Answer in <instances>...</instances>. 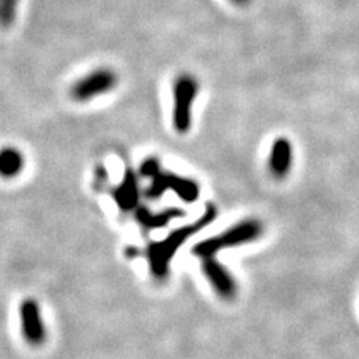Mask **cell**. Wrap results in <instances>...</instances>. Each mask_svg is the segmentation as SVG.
Wrapping results in <instances>:
<instances>
[{"instance_id": "obj_1", "label": "cell", "mask_w": 359, "mask_h": 359, "mask_svg": "<svg viewBox=\"0 0 359 359\" xmlns=\"http://www.w3.org/2000/svg\"><path fill=\"white\" fill-rule=\"evenodd\" d=\"M216 216L215 208H208V211L204 215L199 222L194 224H187V226L180 228L174 231L170 237L165 238V241L153 243L149 249V262L150 268L157 278H163L168 271H170V262L174 257L178 247H182L189 237H192L202 226H205Z\"/></svg>"}, {"instance_id": "obj_2", "label": "cell", "mask_w": 359, "mask_h": 359, "mask_svg": "<svg viewBox=\"0 0 359 359\" xmlns=\"http://www.w3.org/2000/svg\"><path fill=\"white\" fill-rule=\"evenodd\" d=\"M264 232L262 223L257 219H245L240 223L233 224L232 228L228 231L222 232L217 237L208 238L195 245L194 253L201 257V259H205V257H215L217 252L222 249H226V247H235V245H243L247 243L256 241L261 237Z\"/></svg>"}, {"instance_id": "obj_3", "label": "cell", "mask_w": 359, "mask_h": 359, "mask_svg": "<svg viewBox=\"0 0 359 359\" xmlns=\"http://www.w3.org/2000/svg\"><path fill=\"white\" fill-rule=\"evenodd\" d=\"M199 84L190 74H182L174 83L172 123L178 133H187L192 128L194 104L198 96Z\"/></svg>"}, {"instance_id": "obj_4", "label": "cell", "mask_w": 359, "mask_h": 359, "mask_svg": "<svg viewBox=\"0 0 359 359\" xmlns=\"http://www.w3.org/2000/svg\"><path fill=\"white\" fill-rule=\"evenodd\" d=\"M117 86V75L108 67H97L90 74L81 76L75 81L71 88V96L78 102H88V100L102 96Z\"/></svg>"}, {"instance_id": "obj_5", "label": "cell", "mask_w": 359, "mask_h": 359, "mask_svg": "<svg viewBox=\"0 0 359 359\" xmlns=\"http://www.w3.org/2000/svg\"><path fill=\"white\" fill-rule=\"evenodd\" d=\"M21 332L25 340L32 346H39L47 339L39 302L33 298H26L20 304Z\"/></svg>"}, {"instance_id": "obj_6", "label": "cell", "mask_w": 359, "mask_h": 359, "mask_svg": "<svg viewBox=\"0 0 359 359\" xmlns=\"http://www.w3.org/2000/svg\"><path fill=\"white\" fill-rule=\"evenodd\" d=\"M202 271H204L210 285L223 299H232L237 295V283L231 273L215 257L202 259Z\"/></svg>"}, {"instance_id": "obj_7", "label": "cell", "mask_w": 359, "mask_h": 359, "mask_svg": "<svg viewBox=\"0 0 359 359\" xmlns=\"http://www.w3.org/2000/svg\"><path fill=\"white\" fill-rule=\"evenodd\" d=\"M292 163H294V149H292V142L285 137L277 138L271 145V150H269V172H271L274 178L282 180L286 175H289L292 170Z\"/></svg>"}, {"instance_id": "obj_8", "label": "cell", "mask_w": 359, "mask_h": 359, "mask_svg": "<svg viewBox=\"0 0 359 359\" xmlns=\"http://www.w3.org/2000/svg\"><path fill=\"white\" fill-rule=\"evenodd\" d=\"M26 159L25 154H22L17 147H6L0 149V177L9 180L15 178L25 170Z\"/></svg>"}, {"instance_id": "obj_9", "label": "cell", "mask_w": 359, "mask_h": 359, "mask_svg": "<svg viewBox=\"0 0 359 359\" xmlns=\"http://www.w3.org/2000/svg\"><path fill=\"white\" fill-rule=\"evenodd\" d=\"M162 182L165 189H172L174 192L186 202H194L199 195V187L189 178H182L174 174H162Z\"/></svg>"}, {"instance_id": "obj_10", "label": "cell", "mask_w": 359, "mask_h": 359, "mask_svg": "<svg viewBox=\"0 0 359 359\" xmlns=\"http://www.w3.org/2000/svg\"><path fill=\"white\" fill-rule=\"evenodd\" d=\"M137 199H138L137 180L133 178V175L129 174L125 180V183L116 190V201L123 210H130L135 204H137Z\"/></svg>"}, {"instance_id": "obj_11", "label": "cell", "mask_w": 359, "mask_h": 359, "mask_svg": "<svg viewBox=\"0 0 359 359\" xmlns=\"http://www.w3.org/2000/svg\"><path fill=\"white\" fill-rule=\"evenodd\" d=\"M170 216H171L170 212H162V215H150V212H147V211H142L140 216V220L145 224V226L154 228V226H161V224L166 223L171 219Z\"/></svg>"}, {"instance_id": "obj_12", "label": "cell", "mask_w": 359, "mask_h": 359, "mask_svg": "<svg viewBox=\"0 0 359 359\" xmlns=\"http://www.w3.org/2000/svg\"><path fill=\"white\" fill-rule=\"evenodd\" d=\"M231 4H233V5H237V6H245V5H249L252 0H229Z\"/></svg>"}]
</instances>
